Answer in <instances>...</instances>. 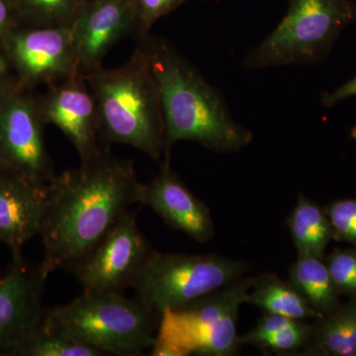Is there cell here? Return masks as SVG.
I'll return each instance as SVG.
<instances>
[{"label": "cell", "instance_id": "obj_1", "mask_svg": "<svg viewBox=\"0 0 356 356\" xmlns=\"http://www.w3.org/2000/svg\"><path fill=\"white\" fill-rule=\"evenodd\" d=\"M140 184L133 161L116 158L106 147L56 175L48 184L39 234L44 264L51 271L74 273L138 203Z\"/></svg>", "mask_w": 356, "mask_h": 356}, {"label": "cell", "instance_id": "obj_2", "mask_svg": "<svg viewBox=\"0 0 356 356\" xmlns=\"http://www.w3.org/2000/svg\"><path fill=\"white\" fill-rule=\"evenodd\" d=\"M149 65L161 95L165 119V161L172 147L191 140L220 154L236 153L254 134L232 116L221 91L168 41L144 40Z\"/></svg>", "mask_w": 356, "mask_h": 356}, {"label": "cell", "instance_id": "obj_3", "mask_svg": "<svg viewBox=\"0 0 356 356\" xmlns=\"http://www.w3.org/2000/svg\"><path fill=\"white\" fill-rule=\"evenodd\" d=\"M84 76L97 105L102 140L127 145L159 161L165 154V119L144 47L122 67H102Z\"/></svg>", "mask_w": 356, "mask_h": 356}, {"label": "cell", "instance_id": "obj_4", "mask_svg": "<svg viewBox=\"0 0 356 356\" xmlns=\"http://www.w3.org/2000/svg\"><path fill=\"white\" fill-rule=\"evenodd\" d=\"M159 318L139 300L117 293L83 292L67 304L46 309L43 327L107 355L136 356L152 348Z\"/></svg>", "mask_w": 356, "mask_h": 356}, {"label": "cell", "instance_id": "obj_5", "mask_svg": "<svg viewBox=\"0 0 356 356\" xmlns=\"http://www.w3.org/2000/svg\"><path fill=\"white\" fill-rule=\"evenodd\" d=\"M254 277L242 278L159 316L153 356H232L238 350L236 322Z\"/></svg>", "mask_w": 356, "mask_h": 356}, {"label": "cell", "instance_id": "obj_6", "mask_svg": "<svg viewBox=\"0 0 356 356\" xmlns=\"http://www.w3.org/2000/svg\"><path fill=\"white\" fill-rule=\"evenodd\" d=\"M355 20L356 3L351 0H290L286 15L248 51L243 65L257 70L316 64L329 55Z\"/></svg>", "mask_w": 356, "mask_h": 356}, {"label": "cell", "instance_id": "obj_7", "mask_svg": "<svg viewBox=\"0 0 356 356\" xmlns=\"http://www.w3.org/2000/svg\"><path fill=\"white\" fill-rule=\"evenodd\" d=\"M245 262L217 254H161L154 250L136 275V298L159 318L204 295L242 280Z\"/></svg>", "mask_w": 356, "mask_h": 356}, {"label": "cell", "instance_id": "obj_8", "mask_svg": "<svg viewBox=\"0 0 356 356\" xmlns=\"http://www.w3.org/2000/svg\"><path fill=\"white\" fill-rule=\"evenodd\" d=\"M53 273L43 261L11 259L0 273V356H17L43 325L44 287Z\"/></svg>", "mask_w": 356, "mask_h": 356}, {"label": "cell", "instance_id": "obj_9", "mask_svg": "<svg viewBox=\"0 0 356 356\" xmlns=\"http://www.w3.org/2000/svg\"><path fill=\"white\" fill-rule=\"evenodd\" d=\"M154 250L138 227L137 213L128 210L72 274L83 292L123 294Z\"/></svg>", "mask_w": 356, "mask_h": 356}, {"label": "cell", "instance_id": "obj_10", "mask_svg": "<svg viewBox=\"0 0 356 356\" xmlns=\"http://www.w3.org/2000/svg\"><path fill=\"white\" fill-rule=\"evenodd\" d=\"M44 124L38 102L9 88L0 95V163L48 184L56 175Z\"/></svg>", "mask_w": 356, "mask_h": 356}, {"label": "cell", "instance_id": "obj_11", "mask_svg": "<svg viewBox=\"0 0 356 356\" xmlns=\"http://www.w3.org/2000/svg\"><path fill=\"white\" fill-rule=\"evenodd\" d=\"M72 24L10 32L4 38L6 57L25 83L51 86L79 74Z\"/></svg>", "mask_w": 356, "mask_h": 356}, {"label": "cell", "instance_id": "obj_12", "mask_svg": "<svg viewBox=\"0 0 356 356\" xmlns=\"http://www.w3.org/2000/svg\"><path fill=\"white\" fill-rule=\"evenodd\" d=\"M38 103L44 123L51 124L65 134L81 161L102 151L97 105L86 76L76 74L51 84Z\"/></svg>", "mask_w": 356, "mask_h": 356}, {"label": "cell", "instance_id": "obj_13", "mask_svg": "<svg viewBox=\"0 0 356 356\" xmlns=\"http://www.w3.org/2000/svg\"><path fill=\"white\" fill-rule=\"evenodd\" d=\"M135 0H92L86 2L72 22L79 72L88 76L102 67L110 48L137 30Z\"/></svg>", "mask_w": 356, "mask_h": 356}, {"label": "cell", "instance_id": "obj_14", "mask_svg": "<svg viewBox=\"0 0 356 356\" xmlns=\"http://www.w3.org/2000/svg\"><path fill=\"white\" fill-rule=\"evenodd\" d=\"M47 196L48 184L0 165V243L11 259H23L26 243L39 236Z\"/></svg>", "mask_w": 356, "mask_h": 356}, {"label": "cell", "instance_id": "obj_15", "mask_svg": "<svg viewBox=\"0 0 356 356\" xmlns=\"http://www.w3.org/2000/svg\"><path fill=\"white\" fill-rule=\"evenodd\" d=\"M138 203L149 206L172 228L200 243L215 235L214 221L208 206L196 197L165 161L149 184H140Z\"/></svg>", "mask_w": 356, "mask_h": 356}, {"label": "cell", "instance_id": "obj_16", "mask_svg": "<svg viewBox=\"0 0 356 356\" xmlns=\"http://www.w3.org/2000/svg\"><path fill=\"white\" fill-rule=\"evenodd\" d=\"M313 334V324L266 313L257 325L238 337V344L255 346L266 353L280 355L305 351Z\"/></svg>", "mask_w": 356, "mask_h": 356}, {"label": "cell", "instance_id": "obj_17", "mask_svg": "<svg viewBox=\"0 0 356 356\" xmlns=\"http://www.w3.org/2000/svg\"><path fill=\"white\" fill-rule=\"evenodd\" d=\"M308 355L356 356V297L339 310L316 320Z\"/></svg>", "mask_w": 356, "mask_h": 356}, {"label": "cell", "instance_id": "obj_18", "mask_svg": "<svg viewBox=\"0 0 356 356\" xmlns=\"http://www.w3.org/2000/svg\"><path fill=\"white\" fill-rule=\"evenodd\" d=\"M245 303L259 307L266 313L283 316L293 320L308 321L323 318L302 298L291 283L273 273L254 277Z\"/></svg>", "mask_w": 356, "mask_h": 356}, {"label": "cell", "instance_id": "obj_19", "mask_svg": "<svg viewBox=\"0 0 356 356\" xmlns=\"http://www.w3.org/2000/svg\"><path fill=\"white\" fill-rule=\"evenodd\" d=\"M289 282L308 305L323 317L341 308L339 292L323 259L298 257L290 267Z\"/></svg>", "mask_w": 356, "mask_h": 356}, {"label": "cell", "instance_id": "obj_20", "mask_svg": "<svg viewBox=\"0 0 356 356\" xmlns=\"http://www.w3.org/2000/svg\"><path fill=\"white\" fill-rule=\"evenodd\" d=\"M287 224L298 257L324 259L325 248L332 238L331 222L325 210L300 194Z\"/></svg>", "mask_w": 356, "mask_h": 356}, {"label": "cell", "instance_id": "obj_21", "mask_svg": "<svg viewBox=\"0 0 356 356\" xmlns=\"http://www.w3.org/2000/svg\"><path fill=\"white\" fill-rule=\"evenodd\" d=\"M96 348L42 325L17 356H104Z\"/></svg>", "mask_w": 356, "mask_h": 356}, {"label": "cell", "instance_id": "obj_22", "mask_svg": "<svg viewBox=\"0 0 356 356\" xmlns=\"http://www.w3.org/2000/svg\"><path fill=\"white\" fill-rule=\"evenodd\" d=\"M30 13L44 26L70 25L86 1L84 0H23Z\"/></svg>", "mask_w": 356, "mask_h": 356}, {"label": "cell", "instance_id": "obj_23", "mask_svg": "<svg viewBox=\"0 0 356 356\" xmlns=\"http://www.w3.org/2000/svg\"><path fill=\"white\" fill-rule=\"evenodd\" d=\"M325 264L339 294L356 297V247L334 250Z\"/></svg>", "mask_w": 356, "mask_h": 356}, {"label": "cell", "instance_id": "obj_24", "mask_svg": "<svg viewBox=\"0 0 356 356\" xmlns=\"http://www.w3.org/2000/svg\"><path fill=\"white\" fill-rule=\"evenodd\" d=\"M332 229V238L356 247V199L334 201L325 210Z\"/></svg>", "mask_w": 356, "mask_h": 356}, {"label": "cell", "instance_id": "obj_25", "mask_svg": "<svg viewBox=\"0 0 356 356\" xmlns=\"http://www.w3.org/2000/svg\"><path fill=\"white\" fill-rule=\"evenodd\" d=\"M138 24L136 34L140 40L147 39L154 23L168 15L184 4L185 0H135Z\"/></svg>", "mask_w": 356, "mask_h": 356}, {"label": "cell", "instance_id": "obj_26", "mask_svg": "<svg viewBox=\"0 0 356 356\" xmlns=\"http://www.w3.org/2000/svg\"><path fill=\"white\" fill-rule=\"evenodd\" d=\"M353 96H356V76L334 91L325 93L323 95L322 103L325 107L330 108Z\"/></svg>", "mask_w": 356, "mask_h": 356}, {"label": "cell", "instance_id": "obj_27", "mask_svg": "<svg viewBox=\"0 0 356 356\" xmlns=\"http://www.w3.org/2000/svg\"><path fill=\"white\" fill-rule=\"evenodd\" d=\"M10 8L6 0H0V38L4 40L9 34V25H10Z\"/></svg>", "mask_w": 356, "mask_h": 356}, {"label": "cell", "instance_id": "obj_28", "mask_svg": "<svg viewBox=\"0 0 356 356\" xmlns=\"http://www.w3.org/2000/svg\"><path fill=\"white\" fill-rule=\"evenodd\" d=\"M8 65L9 60L6 56L1 55L0 54V95L7 88V76H8Z\"/></svg>", "mask_w": 356, "mask_h": 356}, {"label": "cell", "instance_id": "obj_29", "mask_svg": "<svg viewBox=\"0 0 356 356\" xmlns=\"http://www.w3.org/2000/svg\"><path fill=\"white\" fill-rule=\"evenodd\" d=\"M0 165H1V163H0Z\"/></svg>", "mask_w": 356, "mask_h": 356}, {"label": "cell", "instance_id": "obj_30", "mask_svg": "<svg viewBox=\"0 0 356 356\" xmlns=\"http://www.w3.org/2000/svg\"><path fill=\"white\" fill-rule=\"evenodd\" d=\"M0 273H1V270H0Z\"/></svg>", "mask_w": 356, "mask_h": 356}]
</instances>
